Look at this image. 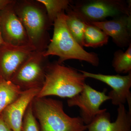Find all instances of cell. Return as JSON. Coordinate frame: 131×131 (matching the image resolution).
Wrapping results in <instances>:
<instances>
[{
    "mask_svg": "<svg viewBox=\"0 0 131 131\" xmlns=\"http://www.w3.org/2000/svg\"><path fill=\"white\" fill-rule=\"evenodd\" d=\"M36 51L31 46H0V77L10 81L18 68Z\"/></svg>",
    "mask_w": 131,
    "mask_h": 131,
    "instance_id": "obj_10",
    "label": "cell"
},
{
    "mask_svg": "<svg viewBox=\"0 0 131 131\" xmlns=\"http://www.w3.org/2000/svg\"><path fill=\"white\" fill-rule=\"evenodd\" d=\"M86 126L88 131H131V113L127 111L124 105H119L115 122H111L110 115L106 109Z\"/></svg>",
    "mask_w": 131,
    "mask_h": 131,
    "instance_id": "obj_13",
    "label": "cell"
},
{
    "mask_svg": "<svg viewBox=\"0 0 131 131\" xmlns=\"http://www.w3.org/2000/svg\"><path fill=\"white\" fill-rule=\"evenodd\" d=\"M108 38L100 28L88 22L84 30L83 46L93 48L101 47L107 44Z\"/></svg>",
    "mask_w": 131,
    "mask_h": 131,
    "instance_id": "obj_16",
    "label": "cell"
},
{
    "mask_svg": "<svg viewBox=\"0 0 131 131\" xmlns=\"http://www.w3.org/2000/svg\"><path fill=\"white\" fill-rule=\"evenodd\" d=\"M5 43V42H4V40H3V39L1 31V27H0V46L4 44Z\"/></svg>",
    "mask_w": 131,
    "mask_h": 131,
    "instance_id": "obj_22",
    "label": "cell"
},
{
    "mask_svg": "<svg viewBox=\"0 0 131 131\" xmlns=\"http://www.w3.org/2000/svg\"><path fill=\"white\" fill-rule=\"evenodd\" d=\"M112 66L118 74H128L131 72V44L125 52L119 50L115 52Z\"/></svg>",
    "mask_w": 131,
    "mask_h": 131,
    "instance_id": "obj_18",
    "label": "cell"
},
{
    "mask_svg": "<svg viewBox=\"0 0 131 131\" xmlns=\"http://www.w3.org/2000/svg\"><path fill=\"white\" fill-rule=\"evenodd\" d=\"M44 6L50 22L54 21L61 13L69 7L72 1L69 0H37Z\"/></svg>",
    "mask_w": 131,
    "mask_h": 131,
    "instance_id": "obj_17",
    "label": "cell"
},
{
    "mask_svg": "<svg viewBox=\"0 0 131 131\" xmlns=\"http://www.w3.org/2000/svg\"><path fill=\"white\" fill-rule=\"evenodd\" d=\"M86 78L79 70L58 62L49 63L46 70L44 83L38 98L54 95L69 99L84 89Z\"/></svg>",
    "mask_w": 131,
    "mask_h": 131,
    "instance_id": "obj_1",
    "label": "cell"
},
{
    "mask_svg": "<svg viewBox=\"0 0 131 131\" xmlns=\"http://www.w3.org/2000/svg\"><path fill=\"white\" fill-rule=\"evenodd\" d=\"M15 12L25 29L30 44L44 51L50 42L48 30L52 24L44 6L36 1H15Z\"/></svg>",
    "mask_w": 131,
    "mask_h": 131,
    "instance_id": "obj_2",
    "label": "cell"
},
{
    "mask_svg": "<svg viewBox=\"0 0 131 131\" xmlns=\"http://www.w3.org/2000/svg\"><path fill=\"white\" fill-rule=\"evenodd\" d=\"M40 89H33L23 91L19 98L2 113L1 117L12 131H21L26 111Z\"/></svg>",
    "mask_w": 131,
    "mask_h": 131,
    "instance_id": "obj_12",
    "label": "cell"
},
{
    "mask_svg": "<svg viewBox=\"0 0 131 131\" xmlns=\"http://www.w3.org/2000/svg\"><path fill=\"white\" fill-rule=\"evenodd\" d=\"M45 51H34L18 68L10 80L22 91L41 89L43 86L46 70L49 63L48 57L44 56Z\"/></svg>",
    "mask_w": 131,
    "mask_h": 131,
    "instance_id": "obj_6",
    "label": "cell"
},
{
    "mask_svg": "<svg viewBox=\"0 0 131 131\" xmlns=\"http://www.w3.org/2000/svg\"><path fill=\"white\" fill-rule=\"evenodd\" d=\"M21 131H40L39 125L33 112L32 102L24 115Z\"/></svg>",
    "mask_w": 131,
    "mask_h": 131,
    "instance_id": "obj_19",
    "label": "cell"
},
{
    "mask_svg": "<svg viewBox=\"0 0 131 131\" xmlns=\"http://www.w3.org/2000/svg\"><path fill=\"white\" fill-rule=\"evenodd\" d=\"M15 1L0 12V27L3 39L6 44L31 46L25 29L15 12Z\"/></svg>",
    "mask_w": 131,
    "mask_h": 131,
    "instance_id": "obj_8",
    "label": "cell"
},
{
    "mask_svg": "<svg viewBox=\"0 0 131 131\" xmlns=\"http://www.w3.org/2000/svg\"><path fill=\"white\" fill-rule=\"evenodd\" d=\"M66 21L68 29L75 40L83 46V35L88 22L69 7L66 10Z\"/></svg>",
    "mask_w": 131,
    "mask_h": 131,
    "instance_id": "obj_14",
    "label": "cell"
},
{
    "mask_svg": "<svg viewBox=\"0 0 131 131\" xmlns=\"http://www.w3.org/2000/svg\"><path fill=\"white\" fill-rule=\"evenodd\" d=\"M89 23L100 28L108 37H111L118 47H126L131 44V15H121L110 20Z\"/></svg>",
    "mask_w": 131,
    "mask_h": 131,
    "instance_id": "obj_11",
    "label": "cell"
},
{
    "mask_svg": "<svg viewBox=\"0 0 131 131\" xmlns=\"http://www.w3.org/2000/svg\"><path fill=\"white\" fill-rule=\"evenodd\" d=\"M33 112L40 131H85L87 126L81 117H72L64 112L62 102L36 97L32 101Z\"/></svg>",
    "mask_w": 131,
    "mask_h": 131,
    "instance_id": "obj_3",
    "label": "cell"
},
{
    "mask_svg": "<svg viewBox=\"0 0 131 131\" xmlns=\"http://www.w3.org/2000/svg\"><path fill=\"white\" fill-rule=\"evenodd\" d=\"M54 32L44 56H57L58 62L62 64L69 59H77L87 62L94 66H98L99 58L98 54L88 52L75 40L68 29L65 12L58 16L54 21Z\"/></svg>",
    "mask_w": 131,
    "mask_h": 131,
    "instance_id": "obj_4",
    "label": "cell"
},
{
    "mask_svg": "<svg viewBox=\"0 0 131 131\" xmlns=\"http://www.w3.org/2000/svg\"><path fill=\"white\" fill-rule=\"evenodd\" d=\"M23 91L11 81L0 77V116L6 108L19 98Z\"/></svg>",
    "mask_w": 131,
    "mask_h": 131,
    "instance_id": "obj_15",
    "label": "cell"
},
{
    "mask_svg": "<svg viewBox=\"0 0 131 131\" xmlns=\"http://www.w3.org/2000/svg\"><path fill=\"white\" fill-rule=\"evenodd\" d=\"M13 1V0H0V12Z\"/></svg>",
    "mask_w": 131,
    "mask_h": 131,
    "instance_id": "obj_21",
    "label": "cell"
},
{
    "mask_svg": "<svg viewBox=\"0 0 131 131\" xmlns=\"http://www.w3.org/2000/svg\"><path fill=\"white\" fill-rule=\"evenodd\" d=\"M106 92V90L102 91H97L86 84L80 94L68 100V106L80 108L81 117L84 124L88 125L97 115L106 110L100 108L104 102L110 100Z\"/></svg>",
    "mask_w": 131,
    "mask_h": 131,
    "instance_id": "obj_7",
    "label": "cell"
},
{
    "mask_svg": "<svg viewBox=\"0 0 131 131\" xmlns=\"http://www.w3.org/2000/svg\"><path fill=\"white\" fill-rule=\"evenodd\" d=\"M84 77L93 78L103 82L111 87L112 90L108 93L113 105L119 106L124 105L127 102L128 112L131 113V72L126 75H105L94 74L83 70H79Z\"/></svg>",
    "mask_w": 131,
    "mask_h": 131,
    "instance_id": "obj_9",
    "label": "cell"
},
{
    "mask_svg": "<svg viewBox=\"0 0 131 131\" xmlns=\"http://www.w3.org/2000/svg\"><path fill=\"white\" fill-rule=\"evenodd\" d=\"M131 2L121 0H89L72 2L70 7L87 22H91L131 15Z\"/></svg>",
    "mask_w": 131,
    "mask_h": 131,
    "instance_id": "obj_5",
    "label": "cell"
},
{
    "mask_svg": "<svg viewBox=\"0 0 131 131\" xmlns=\"http://www.w3.org/2000/svg\"><path fill=\"white\" fill-rule=\"evenodd\" d=\"M0 131H12L0 116Z\"/></svg>",
    "mask_w": 131,
    "mask_h": 131,
    "instance_id": "obj_20",
    "label": "cell"
}]
</instances>
